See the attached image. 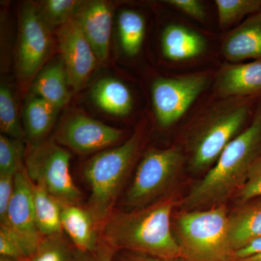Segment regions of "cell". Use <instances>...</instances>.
Segmentation results:
<instances>
[{
	"mask_svg": "<svg viewBox=\"0 0 261 261\" xmlns=\"http://www.w3.org/2000/svg\"><path fill=\"white\" fill-rule=\"evenodd\" d=\"M261 96L218 98L195 113L183 149L192 173L208 171L228 144L248 127Z\"/></svg>",
	"mask_w": 261,
	"mask_h": 261,
	"instance_id": "obj_1",
	"label": "cell"
},
{
	"mask_svg": "<svg viewBox=\"0 0 261 261\" xmlns=\"http://www.w3.org/2000/svg\"><path fill=\"white\" fill-rule=\"evenodd\" d=\"M174 201L164 197L142 208L113 211L101 230V238L116 251L135 252L166 260L183 256L171 226Z\"/></svg>",
	"mask_w": 261,
	"mask_h": 261,
	"instance_id": "obj_2",
	"label": "cell"
},
{
	"mask_svg": "<svg viewBox=\"0 0 261 261\" xmlns=\"http://www.w3.org/2000/svg\"><path fill=\"white\" fill-rule=\"evenodd\" d=\"M261 161V97L253 119L224 149L214 166L192 187L185 208L220 205L243 186L252 168Z\"/></svg>",
	"mask_w": 261,
	"mask_h": 261,
	"instance_id": "obj_3",
	"label": "cell"
},
{
	"mask_svg": "<svg viewBox=\"0 0 261 261\" xmlns=\"http://www.w3.org/2000/svg\"><path fill=\"white\" fill-rule=\"evenodd\" d=\"M142 132L135 133L114 148L106 149L89 159L83 174L91 189L87 208L102 230L113 214L118 195L142 145Z\"/></svg>",
	"mask_w": 261,
	"mask_h": 261,
	"instance_id": "obj_4",
	"label": "cell"
},
{
	"mask_svg": "<svg viewBox=\"0 0 261 261\" xmlns=\"http://www.w3.org/2000/svg\"><path fill=\"white\" fill-rule=\"evenodd\" d=\"M176 233L183 256L190 261H231L233 257L229 215L224 205L180 215Z\"/></svg>",
	"mask_w": 261,
	"mask_h": 261,
	"instance_id": "obj_5",
	"label": "cell"
},
{
	"mask_svg": "<svg viewBox=\"0 0 261 261\" xmlns=\"http://www.w3.org/2000/svg\"><path fill=\"white\" fill-rule=\"evenodd\" d=\"M186 163V156L179 145L147 151L127 191L126 208H142L166 197Z\"/></svg>",
	"mask_w": 261,
	"mask_h": 261,
	"instance_id": "obj_6",
	"label": "cell"
},
{
	"mask_svg": "<svg viewBox=\"0 0 261 261\" xmlns=\"http://www.w3.org/2000/svg\"><path fill=\"white\" fill-rule=\"evenodd\" d=\"M71 156L53 141L32 147L25 169L33 183L44 188L62 204L79 205L82 194L70 172Z\"/></svg>",
	"mask_w": 261,
	"mask_h": 261,
	"instance_id": "obj_7",
	"label": "cell"
},
{
	"mask_svg": "<svg viewBox=\"0 0 261 261\" xmlns=\"http://www.w3.org/2000/svg\"><path fill=\"white\" fill-rule=\"evenodd\" d=\"M215 75L205 71L154 81L152 105L160 126L168 128L177 123L207 89Z\"/></svg>",
	"mask_w": 261,
	"mask_h": 261,
	"instance_id": "obj_8",
	"label": "cell"
},
{
	"mask_svg": "<svg viewBox=\"0 0 261 261\" xmlns=\"http://www.w3.org/2000/svg\"><path fill=\"white\" fill-rule=\"evenodd\" d=\"M51 37L49 27L41 16L39 8L25 3L20 15L18 51V69L23 78H30L49 55Z\"/></svg>",
	"mask_w": 261,
	"mask_h": 261,
	"instance_id": "obj_9",
	"label": "cell"
},
{
	"mask_svg": "<svg viewBox=\"0 0 261 261\" xmlns=\"http://www.w3.org/2000/svg\"><path fill=\"white\" fill-rule=\"evenodd\" d=\"M57 35L68 84L80 91L95 69L97 56L75 18L61 25Z\"/></svg>",
	"mask_w": 261,
	"mask_h": 261,
	"instance_id": "obj_10",
	"label": "cell"
},
{
	"mask_svg": "<svg viewBox=\"0 0 261 261\" xmlns=\"http://www.w3.org/2000/svg\"><path fill=\"white\" fill-rule=\"evenodd\" d=\"M123 135V130L84 115H75L60 126L56 137L61 145L77 153L85 154L111 147L121 140Z\"/></svg>",
	"mask_w": 261,
	"mask_h": 261,
	"instance_id": "obj_11",
	"label": "cell"
},
{
	"mask_svg": "<svg viewBox=\"0 0 261 261\" xmlns=\"http://www.w3.org/2000/svg\"><path fill=\"white\" fill-rule=\"evenodd\" d=\"M18 237L27 257L37 250L43 237L38 230L32 197V182L25 167L15 176V187L4 224Z\"/></svg>",
	"mask_w": 261,
	"mask_h": 261,
	"instance_id": "obj_12",
	"label": "cell"
},
{
	"mask_svg": "<svg viewBox=\"0 0 261 261\" xmlns=\"http://www.w3.org/2000/svg\"><path fill=\"white\" fill-rule=\"evenodd\" d=\"M212 96L218 98L261 96V59L223 65L213 80Z\"/></svg>",
	"mask_w": 261,
	"mask_h": 261,
	"instance_id": "obj_13",
	"label": "cell"
},
{
	"mask_svg": "<svg viewBox=\"0 0 261 261\" xmlns=\"http://www.w3.org/2000/svg\"><path fill=\"white\" fill-rule=\"evenodd\" d=\"M74 18L93 48L98 61H106L109 54L112 29V11L104 1L84 2Z\"/></svg>",
	"mask_w": 261,
	"mask_h": 261,
	"instance_id": "obj_14",
	"label": "cell"
},
{
	"mask_svg": "<svg viewBox=\"0 0 261 261\" xmlns=\"http://www.w3.org/2000/svg\"><path fill=\"white\" fill-rule=\"evenodd\" d=\"M221 53L231 63L261 59V11L228 33L221 44Z\"/></svg>",
	"mask_w": 261,
	"mask_h": 261,
	"instance_id": "obj_15",
	"label": "cell"
},
{
	"mask_svg": "<svg viewBox=\"0 0 261 261\" xmlns=\"http://www.w3.org/2000/svg\"><path fill=\"white\" fill-rule=\"evenodd\" d=\"M61 204V224L72 245L81 251L94 250L101 241L100 228L88 208Z\"/></svg>",
	"mask_w": 261,
	"mask_h": 261,
	"instance_id": "obj_16",
	"label": "cell"
},
{
	"mask_svg": "<svg viewBox=\"0 0 261 261\" xmlns=\"http://www.w3.org/2000/svg\"><path fill=\"white\" fill-rule=\"evenodd\" d=\"M161 45L163 55L170 61H188L205 51L206 41L200 34L185 25L171 24L163 31Z\"/></svg>",
	"mask_w": 261,
	"mask_h": 261,
	"instance_id": "obj_17",
	"label": "cell"
},
{
	"mask_svg": "<svg viewBox=\"0 0 261 261\" xmlns=\"http://www.w3.org/2000/svg\"><path fill=\"white\" fill-rule=\"evenodd\" d=\"M261 237V197L242 204L229 214V238L233 253Z\"/></svg>",
	"mask_w": 261,
	"mask_h": 261,
	"instance_id": "obj_18",
	"label": "cell"
},
{
	"mask_svg": "<svg viewBox=\"0 0 261 261\" xmlns=\"http://www.w3.org/2000/svg\"><path fill=\"white\" fill-rule=\"evenodd\" d=\"M91 94L98 107L112 116H127L133 108V97L129 89L116 79L99 80L94 84Z\"/></svg>",
	"mask_w": 261,
	"mask_h": 261,
	"instance_id": "obj_19",
	"label": "cell"
},
{
	"mask_svg": "<svg viewBox=\"0 0 261 261\" xmlns=\"http://www.w3.org/2000/svg\"><path fill=\"white\" fill-rule=\"evenodd\" d=\"M69 87L64 65L61 62L49 65L39 73L34 84V92L58 110L69 102Z\"/></svg>",
	"mask_w": 261,
	"mask_h": 261,
	"instance_id": "obj_20",
	"label": "cell"
},
{
	"mask_svg": "<svg viewBox=\"0 0 261 261\" xmlns=\"http://www.w3.org/2000/svg\"><path fill=\"white\" fill-rule=\"evenodd\" d=\"M32 197L36 224L41 235L49 237L63 233L61 202L33 182Z\"/></svg>",
	"mask_w": 261,
	"mask_h": 261,
	"instance_id": "obj_21",
	"label": "cell"
},
{
	"mask_svg": "<svg viewBox=\"0 0 261 261\" xmlns=\"http://www.w3.org/2000/svg\"><path fill=\"white\" fill-rule=\"evenodd\" d=\"M57 111L56 108L37 95L27 102L24 114L25 133L32 147L43 142L54 123Z\"/></svg>",
	"mask_w": 261,
	"mask_h": 261,
	"instance_id": "obj_22",
	"label": "cell"
},
{
	"mask_svg": "<svg viewBox=\"0 0 261 261\" xmlns=\"http://www.w3.org/2000/svg\"><path fill=\"white\" fill-rule=\"evenodd\" d=\"M122 47L128 56L138 54L145 34V21L142 15L132 10H123L118 19Z\"/></svg>",
	"mask_w": 261,
	"mask_h": 261,
	"instance_id": "obj_23",
	"label": "cell"
},
{
	"mask_svg": "<svg viewBox=\"0 0 261 261\" xmlns=\"http://www.w3.org/2000/svg\"><path fill=\"white\" fill-rule=\"evenodd\" d=\"M218 22L222 29L231 28L243 19L261 11V0H216Z\"/></svg>",
	"mask_w": 261,
	"mask_h": 261,
	"instance_id": "obj_24",
	"label": "cell"
},
{
	"mask_svg": "<svg viewBox=\"0 0 261 261\" xmlns=\"http://www.w3.org/2000/svg\"><path fill=\"white\" fill-rule=\"evenodd\" d=\"M75 251L63 233L43 237L34 253L21 261H73Z\"/></svg>",
	"mask_w": 261,
	"mask_h": 261,
	"instance_id": "obj_25",
	"label": "cell"
},
{
	"mask_svg": "<svg viewBox=\"0 0 261 261\" xmlns=\"http://www.w3.org/2000/svg\"><path fill=\"white\" fill-rule=\"evenodd\" d=\"M78 0H47L39 8L41 16L48 27L64 25L72 19L83 4Z\"/></svg>",
	"mask_w": 261,
	"mask_h": 261,
	"instance_id": "obj_26",
	"label": "cell"
},
{
	"mask_svg": "<svg viewBox=\"0 0 261 261\" xmlns=\"http://www.w3.org/2000/svg\"><path fill=\"white\" fill-rule=\"evenodd\" d=\"M0 128L3 135L10 138L20 140L24 138L14 98L11 91L3 85L0 88Z\"/></svg>",
	"mask_w": 261,
	"mask_h": 261,
	"instance_id": "obj_27",
	"label": "cell"
},
{
	"mask_svg": "<svg viewBox=\"0 0 261 261\" xmlns=\"http://www.w3.org/2000/svg\"><path fill=\"white\" fill-rule=\"evenodd\" d=\"M23 140L0 136V175H15L24 168Z\"/></svg>",
	"mask_w": 261,
	"mask_h": 261,
	"instance_id": "obj_28",
	"label": "cell"
},
{
	"mask_svg": "<svg viewBox=\"0 0 261 261\" xmlns=\"http://www.w3.org/2000/svg\"><path fill=\"white\" fill-rule=\"evenodd\" d=\"M0 255L18 261L27 258L21 241L6 224H0Z\"/></svg>",
	"mask_w": 261,
	"mask_h": 261,
	"instance_id": "obj_29",
	"label": "cell"
},
{
	"mask_svg": "<svg viewBox=\"0 0 261 261\" xmlns=\"http://www.w3.org/2000/svg\"><path fill=\"white\" fill-rule=\"evenodd\" d=\"M237 195L241 205L252 199L261 197V161L250 170L246 181L238 190Z\"/></svg>",
	"mask_w": 261,
	"mask_h": 261,
	"instance_id": "obj_30",
	"label": "cell"
},
{
	"mask_svg": "<svg viewBox=\"0 0 261 261\" xmlns=\"http://www.w3.org/2000/svg\"><path fill=\"white\" fill-rule=\"evenodd\" d=\"M117 252L102 240L97 247L89 251H81L75 249L73 261H113Z\"/></svg>",
	"mask_w": 261,
	"mask_h": 261,
	"instance_id": "obj_31",
	"label": "cell"
},
{
	"mask_svg": "<svg viewBox=\"0 0 261 261\" xmlns=\"http://www.w3.org/2000/svg\"><path fill=\"white\" fill-rule=\"evenodd\" d=\"M15 175H0V221L4 224L15 187Z\"/></svg>",
	"mask_w": 261,
	"mask_h": 261,
	"instance_id": "obj_32",
	"label": "cell"
},
{
	"mask_svg": "<svg viewBox=\"0 0 261 261\" xmlns=\"http://www.w3.org/2000/svg\"><path fill=\"white\" fill-rule=\"evenodd\" d=\"M166 3L190 18L199 21L205 20V9L203 4L198 0H167Z\"/></svg>",
	"mask_w": 261,
	"mask_h": 261,
	"instance_id": "obj_33",
	"label": "cell"
},
{
	"mask_svg": "<svg viewBox=\"0 0 261 261\" xmlns=\"http://www.w3.org/2000/svg\"><path fill=\"white\" fill-rule=\"evenodd\" d=\"M261 254V237L253 239L233 253L234 260L246 259Z\"/></svg>",
	"mask_w": 261,
	"mask_h": 261,
	"instance_id": "obj_34",
	"label": "cell"
},
{
	"mask_svg": "<svg viewBox=\"0 0 261 261\" xmlns=\"http://www.w3.org/2000/svg\"><path fill=\"white\" fill-rule=\"evenodd\" d=\"M113 261H174L166 260V259L159 258L149 256V255H142V254L135 253V252L123 251L118 252L115 256Z\"/></svg>",
	"mask_w": 261,
	"mask_h": 261,
	"instance_id": "obj_35",
	"label": "cell"
},
{
	"mask_svg": "<svg viewBox=\"0 0 261 261\" xmlns=\"http://www.w3.org/2000/svg\"><path fill=\"white\" fill-rule=\"evenodd\" d=\"M0 261H18V260H14V259L9 258V257H5L1 256V257H0Z\"/></svg>",
	"mask_w": 261,
	"mask_h": 261,
	"instance_id": "obj_36",
	"label": "cell"
},
{
	"mask_svg": "<svg viewBox=\"0 0 261 261\" xmlns=\"http://www.w3.org/2000/svg\"><path fill=\"white\" fill-rule=\"evenodd\" d=\"M249 258L252 259V260L261 261V254H260V255H255V256L253 257H249Z\"/></svg>",
	"mask_w": 261,
	"mask_h": 261,
	"instance_id": "obj_37",
	"label": "cell"
},
{
	"mask_svg": "<svg viewBox=\"0 0 261 261\" xmlns=\"http://www.w3.org/2000/svg\"><path fill=\"white\" fill-rule=\"evenodd\" d=\"M231 261H259V260H252V259L246 258V259H240V260H233Z\"/></svg>",
	"mask_w": 261,
	"mask_h": 261,
	"instance_id": "obj_38",
	"label": "cell"
}]
</instances>
